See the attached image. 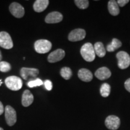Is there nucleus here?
Instances as JSON below:
<instances>
[{
	"mask_svg": "<svg viewBox=\"0 0 130 130\" xmlns=\"http://www.w3.org/2000/svg\"><path fill=\"white\" fill-rule=\"evenodd\" d=\"M80 53L84 60L92 62L95 58V53L93 45L91 43H86L83 45L80 50Z\"/></svg>",
	"mask_w": 130,
	"mask_h": 130,
	"instance_id": "1",
	"label": "nucleus"
},
{
	"mask_svg": "<svg viewBox=\"0 0 130 130\" xmlns=\"http://www.w3.org/2000/svg\"><path fill=\"white\" fill-rule=\"evenodd\" d=\"M6 85L9 89L17 91L22 87V81L20 78L16 76H10L5 79Z\"/></svg>",
	"mask_w": 130,
	"mask_h": 130,
	"instance_id": "2",
	"label": "nucleus"
},
{
	"mask_svg": "<svg viewBox=\"0 0 130 130\" xmlns=\"http://www.w3.org/2000/svg\"><path fill=\"white\" fill-rule=\"evenodd\" d=\"M52 43L48 40L40 39L36 41L35 43V51L37 53L45 54L51 50Z\"/></svg>",
	"mask_w": 130,
	"mask_h": 130,
	"instance_id": "3",
	"label": "nucleus"
},
{
	"mask_svg": "<svg viewBox=\"0 0 130 130\" xmlns=\"http://www.w3.org/2000/svg\"><path fill=\"white\" fill-rule=\"evenodd\" d=\"M118 67L121 69H125L130 65V56L125 51L118 52L116 54Z\"/></svg>",
	"mask_w": 130,
	"mask_h": 130,
	"instance_id": "4",
	"label": "nucleus"
},
{
	"mask_svg": "<svg viewBox=\"0 0 130 130\" xmlns=\"http://www.w3.org/2000/svg\"><path fill=\"white\" fill-rule=\"evenodd\" d=\"M5 119L9 126L14 125L17 121V115L16 110L10 105H7L4 109Z\"/></svg>",
	"mask_w": 130,
	"mask_h": 130,
	"instance_id": "5",
	"label": "nucleus"
},
{
	"mask_svg": "<svg viewBox=\"0 0 130 130\" xmlns=\"http://www.w3.org/2000/svg\"><path fill=\"white\" fill-rule=\"evenodd\" d=\"M0 46L6 50H10L13 46L12 39L8 32H0Z\"/></svg>",
	"mask_w": 130,
	"mask_h": 130,
	"instance_id": "6",
	"label": "nucleus"
},
{
	"mask_svg": "<svg viewBox=\"0 0 130 130\" xmlns=\"http://www.w3.org/2000/svg\"><path fill=\"white\" fill-rule=\"evenodd\" d=\"M105 125L108 129L116 130L121 125V120L118 116L115 115H110L105 119Z\"/></svg>",
	"mask_w": 130,
	"mask_h": 130,
	"instance_id": "7",
	"label": "nucleus"
},
{
	"mask_svg": "<svg viewBox=\"0 0 130 130\" xmlns=\"http://www.w3.org/2000/svg\"><path fill=\"white\" fill-rule=\"evenodd\" d=\"M86 35V31L82 28H77L72 30L69 34L68 39L71 42H77L83 40Z\"/></svg>",
	"mask_w": 130,
	"mask_h": 130,
	"instance_id": "8",
	"label": "nucleus"
},
{
	"mask_svg": "<svg viewBox=\"0 0 130 130\" xmlns=\"http://www.w3.org/2000/svg\"><path fill=\"white\" fill-rule=\"evenodd\" d=\"M9 10L13 16L17 18H21L25 14L24 8L19 3H12L9 6Z\"/></svg>",
	"mask_w": 130,
	"mask_h": 130,
	"instance_id": "9",
	"label": "nucleus"
},
{
	"mask_svg": "<svg viewBox=\"0 0 130 130\" xmlns=\"http://www.w3.org/2000/svg\"><path fill=\"white\" fill-rule=\"evenodd\" d=\"M65 56V52L61 49L55 50L48 57V61L50 63H56L61 60Z\"/></svg>",
	"mask_w": 130,
	"mask_h": 130,
	"instance_id": "10",
	"label": "nucleus"
},
{
	"mask_svg": "<svg viewBox=\"0 0 130 130\" xmlns=\"http://www.w3.org/2000/svg\"><path fill=\"white\" fill-rule=\"evenodd\" d=\"M63 15L58 12H53L48 14L45 18V22L47 24H56L63 20Z\"/></svg>",
	"mask_w": 130,
	"mask_h": 130,
	"instance_id": "11",
	"label": "nucleus"
},
{
	"mask_svg": "<svg viewBox=\"0 0 130 130\" xmlns=\"http://www.w3.org/2000/svg\"><path fill=\"white\" fill-rule=\"evenodd\" d=\"M39 73V70L35 68H22L20 71L21 77L25 80H27L29 77H36Z\"/></svg>",
	"mask_w": 130,
	"mask_h": 130,
	"instance_id": "12",
	"label": "nucleus"
},
{
	"mask_svg": "<svg viewBox=\"0 0 130 130\" xmlns=\"http://www.w3.org/2000/svg\"><path fill=\"white\" fill-rule=\"evenodd\" d=\"M95 77L100 80H104L111 77V72L107 67H101L96 70L95 73Z\"/></svg>",
	"mask_w": 130,
	"mask_h": 130,
	"instance_id": "13",
	"label": "nucleus"
},
{
	"mask_svg": "<svg viewBox=\"0 0 130 130\" xmlns=\"http://www.w3.org/2000/svg\"><path fill=\"white\" fill-rule=\"evenodd\" d=\"M78 76L81 81L84 82H90L93 79V74L91 71L87 69H81L78 72Z\"/></svg>",
	"mask_w": 130,
	"mask_h": 130,
	"instance_id": "14",
	"label": "nucleus"
},
{
	"mask_svg": "<svg viewBox=\"0 0 130 130\" xmlns=\"http://www.w3.org/2000/svg\"><path fill=\"white\" fill-rule=\"evenodd\" d=\"M34 101L33 95L29 90H25L22 96V105L27 107L31 104Z\"/></svg>",
	"mask_w": 130,
	"mask_h": 130,
	"instance_id": "15",
	"label": "nucleus"
},
{
	"mask_svg": "<svg viewBox=\"0 0 130 130\" xmlns=\"http://www.w3.org/2000/svg\"><path fill=\"white\" fill-rule=\"evenodd\" d=\"M49 3L48 0H36L34 3L33 9L35 12H42L48 7Z\"/></svg>",
	"mask_w": 130,
	"mask_h": 130,
	"instance_id": "16",
	"label": "nucleus"
},
{
	"mask_svg": "<svg viewBox=\"0 0 130 130\" xmlns=\"http://www.w3.org/2000/svg\"><path fill=\"white\" fill-rule=\"evenodd\" d=\"M108 10L110 14L113 16H117L119 14L120 10L117 1L110 0L108 3Z\"/></svg>",
	"mask_w": 130,
	"mask_h": 130,
	"instance_id": "17",
	"label": "nucleus"
},
{
	"mask_svg": "<svg viewBox=\"0 0 130 130\" xmlns=\"http://www.w3.org/2000/svg\"><path fill=\"white\" fill-rule=\"evenodd\" d=\"M95 54L99 57H104L106 54V50L103 43L101 42H98L93 46Z\"/></svg>",
	"mask_w": 130,
	"mask_h": 130,
	"instance_id": "18",
	"label": "nucleus"
},
{
	"mask_svg": "<svg viewBox=\"0 0 130 130\" xmlns=\"http://www.w3.org/2000/svg\"><path fill=\"white\" fill-rule=\"evenodd\" d=\"M122 46V42L116 38H113L111 43L107 45V51L113 52Z\"/></svg>",
	"mask_w": 130,
	"mask_h": 130,
	"instance_id": "19",
	"label": "nucleus"
},
{
	"mask_svg": "<svg viewBox=\"0 0 130 130\" xmlns=\"http://www.w3.org/2000/svg\"><path fill=\"white\" fill-rule=\"evenodd\" d=\"M111 87L108 84L104 83L102 84L100 88V93L102 97H108L110 93Z\"/></svg>",
	"mask_w": 130,
	"mask_h": 130,
	"instance_id": "20",
	"label": "nucleus"
},
{
	"mask_svg": "<svg viewBox=\"0 0 130 130\" xmlns=\"http://www.w3.org/2000/svg\"><path fill=\"white\" fill-rule=\"evenodd\" d=\"M60 75L64 79L68 80L71 78L72 75V70L68 67L63 68L60 71Z\"/></svg>",
	"mask_w": 130,
	"mask_h": 130,
	"instance_id": "21",
	"label": "nucleus"
},
{
	"mask_svg": "<svg viewBox=\"0 0 130 130\" xmlns=\"http://www.w3.org/2000/svg\"><path fill=\"white\" fill-rule=\"evenodd\" d=\"M75 4L80 9H86L89 7V2L87 0H75Z\"/></svg>",
	"mask_w": 130,
	"mask_h": 130,
	"instance_id": "22",
	"label": "nucleus"
},
{
	"mask_svg": "<svg viewBox=\"0 0 130 130\" xmlns=\"http://www.w3.org/2000/svg\"><path fill=\"white\" fill-rule=\"evenodd\" d=\"M11 69V65L7 61H2L0 62V71L3 72H7Z\"/></svg>",
	"mask_w": 130,
	"mask_h": 130,
	"instance_id": "23",
	"label": "nucleus"
},
{
	"mask_svg": "<svg viewBox=\"0 0 130 130\" xmlns=\"http://www.w3.org/2000/svg\"><path fill=\"white\" fill-rule=\"evenodd\" d=\"M43 84V81H42L40 78H37L35 80H32L29 81L27 83V86H28L30 88H32V87H37V86H42Z\"/></svg>",
	"mask_w": 130,
	"mask_h": 130,
	"instance_id": "24",
	"label": "nucleus"
},
{
	"mask_svg": "<svg viewBox=\"0 0 130 130\" xmlns=\"http://www.w3.org/2000/svg\"><path fill=\"white\" fill-rule=\"evenodd\" d=\"M44 85L46 90H48L49 91L51 90L52 88H53V84H52V82L51 81L48 80V79H47V80L45 81Z\"/></svg>",
	"mask_w": 130,
	"mask_h": 130,
	"instance_id": "25",
	"label": "nucleus"
},
{
	"mask_svg": "<svg viewBox=\"0 0 130 130\" xmlns=\"http://www.w3.org/2000/svg\"><path fill=\"white\" fill-rule=\"evenodd\" d=\"M129 2V0H118V1H117V3H118L119 6L122 7L123 6H125L126 4H127Z\"/></svg>",
	"mask_w": 130,
	"mask_h": 130,
	"instance_id": "26",
	"label": "nucleus"
},
{
	"mask_svg": "<svg viewBox=\"0 0 130 130\" xmlns=\"http://www.w3.org/2000/svg\"><path fill=\"white\" fill-rule=\"evenodd\" d=\"M124 86L126 90L130 93V78H128L125 81L124 83Z\"/></svg>",
	"mask_w": 130,
	"mask_h": 130,
	"instance_id": "27",
	"label": "nucleus"
},
{
	"mask_svg": "<svg viewBox=\"0 0 130 130\" xmlns=\"http://www.w3.org/2000/svg\"><path fill=\"white\" fill-rule=\"evenodd\" d=\"M4 106H3L2 102L0 101V115H2V114L4 113Z\"/></svg>",
	"mask_w": 130,
	"mask_h": 130,
	"instance_id": "28",
	"label": "nucleus"
},
{
	"mask_svg": "<svg viewBox=\"0 0 130 130\" xmlns=\"http://www.w3.org/2000/svg\"><path fill=\"white\" fill-rule=\"evenodd\" d=\"M2 60V54H1V51H0V62H1V60Z\"/></svg>",
	"mask_w": 130,
	"mask_h": 130,
	"instance_id": "29",
	"label": "nucleus"
},
{
	"mask_svg": "<svg viewBox=\"0 0 130 130\" xmlns=\"http://www.w3.org/2000/svg\"><path fill=\"white\" fill-rule=\"evenodd\" d=\"M0 130H4V129H3V128L0 127Z\"/></svg>",
	"mask_w": 130,
	"mask_h": 130,
	"instance_id": "30",
	"label": "nucleus"
}]
</instances>
